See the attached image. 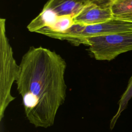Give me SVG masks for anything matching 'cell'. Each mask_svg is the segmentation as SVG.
<instances>
[{
    "label": "cell",
    "instance_id": "2",
    "mask_svg": "<svg viewBox=\"0 0 132 132\" xmlns=\"http://www.w3.org/2000/svg\"><path fill=\"white\" fill-rule=\"evenodd\" d=\"M19 65L13 56L12 47L6 34V19H0V120L5 110L14 99L11 93L13 84L16 81Z\"/></svg>",
    "mask_w": 132,
    "mask_h": 132
},
{
    "label": "cell",
    "instance_id": "5",
    "mask_svg": "<svg viewBox=\"0 0 132 132\" xmlns=\"http://www.w3.org/2000/svg\"><path fill=\"white\" fill-rule=\"evenodd\" d=\"M72 18L73 24L91 25L106 22L113 16L110 5L90 3L82 7Z\"/></svg>",
    "mask_w": 132,
    "mask_h": 132
},
{
    "label": "cell",
    "instance_id": "6",
    "mask_svg": "<svg viewBox=\"0 0 132 132\" xmlns=\"http://www.w3.org/2000/svg\"><path fill=\"white\" fill-rule=\"evenodd\" d=\"M111 1L107 0H48L42 10H49L57 16L75 15L82 7L90 4L109 5Z\"/></svg>",
    "mask_w": 132,
    "mask_h": 132
},
{
    "label": "cell",
    "instance_id": "1",
    "mask_svg": "<svg viewBox=\"0 0 132 132\" xmlns=\"http://www.w3.org/2000/svg\"><path fill=\"white\" fill-rule=\"evenodd\" d=\"M19 65L15 82L26 118L36 127L52 126L66 96L64 59L48 48L33 46Z\"/></svg>",
    "mask_w": 132,
    "mask_h": 132
},
{
    "label": "cell",
    "instance_id": "4",
    "mask_svg": "<svg viewBox=\"0 0 132 132\" xmlns=\"http://www.w3.org/2000/svg\"><path fill=\"white\" fill-rule=\"evenodd\" d=\"M84 44L96 60L110 61L132 50V31L89 37Z\"/></svg>",
    "mask_w": 132,
    "mask_h": 132
},
{
    "label": "cell",
    "instance_id": "8",
    "mask_svg": "<svg viewBox=\"0 0 132 132\" xmlns=\"http://www.w3.org/2000/svg\"><path fill=\"white\" fill-rule=\"evenodd\" d=\"M132 97V75L130 77L127 87L122 95L119 101V107L118 110L115 115L112 117L110 123V128L112 129L115 126V124L120 116L121 113L124 110L126 109L128 105L129 101Z\"/></svg>",
    "mask_w": 132,
    "mask_h": 132
},
{
    "label": "cell",
    "instance_id": "9",
    "mask_svg": "<svg viewBox=\"0 0 132 132\" xmlns=\"http://www.w3.org/2000/svg\"><path fill=\"white\" fill-rule=\"evenodd\" d=\"M107 1H111V0H107Z\"/></svg>",
    "mask_w": 132,
    "mask_h": 132
},
{
    "label": "cell",
    "instance_id": "3",
    "mask_svg": "<svg viewBox=\"0 0 132 132\" xmlns=\"http://www.w3.org/2000/svg\"><path fill=\"white\" fill-rule=\"evenodd\" d=\"M132 31V22L116 18L91 25L73 24L63 32L43 31L40 34L50 37L68 41L75 45L84 44L86 39L91 37Z\"/></svg>",
    "mask_w": 132,
    "mask_h": 132
},
{
    "label": "cell",
    "instance_id": "7",
    "mask_svg": "<svg viewBox=\"0 0 132 132\" xmlns=\"http://www.w3.org/2000/svg\"><path fill=\"white\" fill-rule=\"evenodd\" d=\"M110 8L114 18L132 22V0H111Z\"/></svg>",
    "mask_w": 132,
    "mask_h": 132
}]
</instances>
